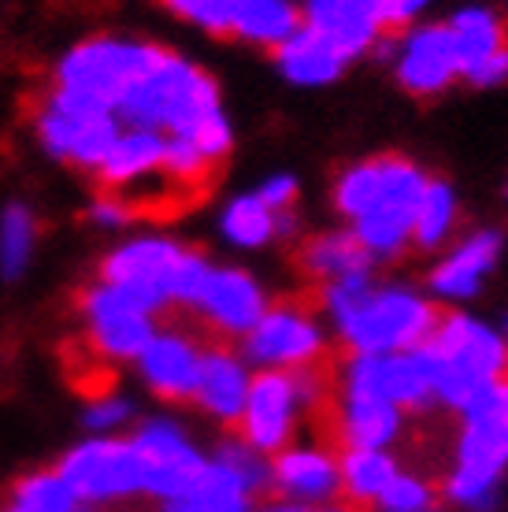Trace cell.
<instances>
[{
  "instance_id": "cell-24",
  "label": "cell",
  "mask_w": 508,
  "mask_h": 512,
  "mask_svg": "<svg viewBox=\"0 0 508 512\" xmlns=\"http://www.w3.org/2000/svg\"><path fill=\"white\" fill-rule=\"evenodd\" d=\"M164 512H253V490L227 464L212 461L190 490L164 501Z\"/></svg>"
},
{
  "instance_id": "cell-32",
  "label": "cell",
  "mask_w": 508,
  "mask_h": 512,
  "mask_svg": "<svg viewBox=\"0 0 508 512\" xmlns=\"http://www.w3.org/2000/svg\"><path fill=\"white\" fill-rule=\"evenodd\" d=\"M279 231V216L260 201V197H238L223 212V234L234 245H264L271 234Z\"/></svg>"
},
{
  "instance_id": "cell-41",
  "label": "cell",
  "mask_w": 508,
  "mask_h": 512,
  "mask_svg": "<svg viewBox=\"0 0 508 512\" xmlns=\"http://www.w3.org/2000/svg\"><path fill=\"white\" fill-rule=\"evenodd\" d=\"M264 512H312L308 505H297V501H275V505H267Z\"/></svg>"
},
{
  "instance_id": "cell-12",
  "label": "cell",
  "mask_w": 508,
  "mask_h": 512,
  "mask_svg": "<svg viewBox=\"0 0 508 512\" xmlns=\"http://www.w3.org/2000/svg\"><path fill=\"white\" fill-rule=\"evenodd\" d=\"M297 401L301 397H297L293 372L267 368L264 375H256L253 386H249L242 423H238L242 438L253 449H260V453H282V446L290 442Z\"/></svg>"
},
{
  "instance_id": "cell-39",
  "label": "cell",
  "mask_w": 508,
  "mask_h": 512,
  "mask_svg": "<svg viewBox=\"0 0 508 512\" xmlns=\"http://www.w3.org/2000/svg\"><path fill=\"white\" fill-rule=\"evenodd\" d=\"M93 223H101V227H127L130 219H134V208L119 197V193H108V197H97V205H93Z\"/></svg>"
},
{
  "instance_id": "cell-29",
  "label": "cell",
  "mask_w": 508,
  "mask_h": 512,
  "mask_svg": "<svg viewBox=\"0 0 508 512\" xmlns=\"http://www.w3.org/2000/svg\"><path fill=\"white\" fill-rule=\"evenodd\" d=\"M15 505L30 512H82L86 501L78 498L75 487L60 472H38L15 483Z\"/></svg>"
},
{
  "instance_id": "cell-28",
  "label": "cell",
  "mask_w": 508,
  "mask_h": 512,
  "mask_svg": "<svg viewBox=\"0 0 508 512\" xmlns=\"http://www.w3.org/2000/svg\"><path fill=\"white\" fill-rule=\"evenodd\" d=\"M497 249H501L497 234H475L471 242L460 245L457 253L449 256L442 268L434 271L431 286L438 290V294H449V297L471 294V290L479 286V279H483L486 271H490Z\"/></svg>"
},
{
  "instance_id": "cell-30",
  "label": "cell",
  "mask_w": 508,
  "mask_h": 512,
  "mask_svg": "<svg viewBox=\"0 0 508 512\" xmlns=\"http://www.w3.org/2000/svg\"><path fill=\"white\" fill-rule=\"evenodd\" d=\"M379 193H382V156H371L364 164L349 167L342 179H338V186H334V205H338V212H345L356 223V219L368 216L371 208H375Z\"/></svg>"
},
{
  "instance_id": "cell-7",
  "label": "cell",
  "mask_w": 508,
  "mask_h": 512,
  "mask_svg": "<svg viewBox=\"0 0 508 512\" xmlns=\"http://www.w3.org/2000/svg\"><path fill=\"white\" fill-rule=\"evenodd\" d=\"M38 134L41 145L52 156L97 171L104 164V156L112 153V145L119 141V123L101 104L75 97L67 90H56L49 101L41 104Z\"/></svg>"
},
{
  "instance_id": "cell-15",
  "label": "cell",
  "mask_w": 508,
  "mask_h": 512,
  "mask_svg": "<svg viewBox=\"0 0 508 512\" xmlns=\"http://www.w3.org/2000/svg\"><path fill=\"white\" fill-rule=\"evenodd\" d=\"M460 75L475 86H494L508 75V26L490 12H460L453 23Z\"/></svg>"
},
{
  "instance_id": "cell-5",
  "label": "cell",
  "mask_w": 508,
  "mask_h": 512,
  "mask_svg": "<svg viewBox=\"0 0 508 512\" xmlns=\"http://www.w3.org/2000/svg\"><path fill=\"white\" fill-rule=\"evenodd\" d=\"M153 56V45H141V41H82L67 52L60 71H56V90L86 97V101L115 112L130 86L141 78V71L153 64Z\"/></svg>"
},
{
  "instance_id": "cell-17",
  "label": "cell",
  "mask_w": 508,
  "mask_h": 512,
  "mask_svg": "<svg viewBox=\"0 0 508 512\" xmlns=\"http://www.w3.org/2000/svg\"><path fill=\"white\" fill-rule=\"evenodd\" d=\"M197 312L212 323L216 331L227 334H249L264 316V294L245 271L234 268H212V279L204 286L201 301H197Z\"/></svg>"
},
{
  "instance_id": "cell-6",
  "label": "cell",
  "mask_w": 508,
  "mask_h": 512,
  "mask_svg": "<svg viewBox=\"0 0 508 512\" xmlns=\"http://www.w3.org/2000/svg\"><path fill=\"white\" fill-rule=\"evenodd\" d=\"M319 305H327L323 286H312L305 294L286 297L275 308H267L260 323L245 334V357L264 364V368H282V372H293V368H305V364L319 360L327 353L316 327Z\"/></svg>"
},
{
  "instance_id": "cell-9",
  "label": "cell",
  "mask_w": 508,
  "mask_h": 512,
  "mask_svg": "<svg viewBox=\"0 0 508 512\" xmlns=\"http://www.w3.org/2000/svg\"><path fill=\"white\" fill-rule=\"evenodd\" d=\"M60 475L75 487V494L86 505L145 494V464H141L134 438L130 442H119V438L82 442L64 457Z\"/></svg>"
},
{
  "instance_id": "cell-1",
  "label": "cell",
  "mask_w": 508,
  "mask_h": 512,
  "mask_svg": "<svg viewBox=\"0 0 508 512\" xmlns=\"http://www.w3.org/2000/svg\"><path fill=\"white\" fill-rule=\"evenodd\" d=\"M115 112L130 127L193 134L204 119L219 112V90L201 67L156 49L153 64L141 71V78L130 86Z\"/></svg>"
},
{
  "instance_id": "cell-2",
  "label": "cell",
  "mask_w": 508,
  "mask_h": 512,
  "mask_svg": "<svg viewBox=\"0 0 508 512\" xmlns=\"http://www.w3.org/2000/svg\"><path fill=\"white\" fill-rule=\"evenodd\" d=\"M508 468V375L468 405L457 446V468L445 479V498L471 512H490L501 472Z\"/></svg>"
},
{
  "instance_id": "cell-31",
  "label": "cell",
  "mask_w": 508,
  "mask_h": 512,
  "mask_svg": "<svg viewBox=\"0 0 508 512\" xmlns=\"http://www.w3.org/2000/svg\"><path fill=\"white\" fill-rule=\"evenodd\" d=\"M457 227V201L449 186L442 182H427V193H423L420 216H416V227H412V245L416 249H434L442 245Z\"/></svg>"
},
{
  "instance_id": "cell-42",
  "label": "cell",
  "mask_w": 508,
  "mask_h": 512,
  "mask_svg": "<svg viewBox=\"0 0 508 512\" xmlns=\"http://www.w3.org/2000/svg\"><path fill=\"white\" fill-rule=\"evenodd\" d=\"M8 512H30V509H19V505H12V509H8Z\"/></svg>"
},
{
  "instance_id": "cell-37",
  "label": "cell",
  "mask_w": 508,
  "mask_h": 512,
  "mask_svg": "<svg viewBox=\"0 0 508 512\" xmlns=\"http://www.w3.org/2000/svg\"><path fill=\"white\" fill-rule=\"evenodd\" d=\"M434 501H438V494H434L431 483H423V479H416V475L401 472L394 483L386 487L379 505L390 512H431Z\"/></svg>"
},
{
  "instance_id": "cell-38",
  "label": "cell",
  "mask_w": 508,
  "mask_h": 512,
  "mask_svg": "<svg viewBox=\"0 0 508 512\" xmlns=\"http://www.w3.org/2000/svg\"><path fill=\"white\" fill-rule=\"evenodd\" d=\"M130 416V405L127 401H119V397L104 394V397H93L89 401V412H86V427H93V431H112V427H119V423Z\"/></svg>"
},
{
  "instance_id": "cell-20",
  "label": "cell",
  "mask_w": 508,
  "mask_h": 512,
  "mask_svg": "<svg viewBox=\"0 0 508 512\" xmlns=\"http://www.w3.org/2000/svg\"><path fill=\"white\" fill-rule=\"evenodd\" d=\"M297 268L305 271L312 286H334L342 279H353V275H368L371 268V249L356 231L349 234H319V238H308L301 249H297Z\"/></svg>"
},
{
  "instance_id": "cell-14",
  "label": "cell",
  "mask_w": 508,
  "mask_h": 512,
  "mask_svg": "<svg viewBox=\"0 0 508 512\" xmlns=\"http://www.w3.org/2000/svg\"><path fill=\"white\" fill-rule=\"evenodd\" d=\"M201 364H204V349L178 331L156 334L149 349L138 357L141 379L149 383V390L167 401H190L197 397V386H201Z\"/></svg>"
},
{
  "instance_id": "cell-35",
  "label": "cell",
  "mask_w": 508,
  "mask_h": 512,
  "mask_svg": "<svg viewBox=\"0 0 508 512\" xmlns=\"http://www.w3.org/2000/svg\"><path fill=\"white\" fill-rule=\"evenodd\" d=\"M208 279H212L208 260H204L201 253H190V249H186V253H182V260L175 264V275H171V301H175V305L197 308V301H201Z\"/></svg>"
},
{
  "instance_id": "cell-25",
  "label": "cell",
  "mask_w": 508,
  "mask_h": 512,
  "mask_svg": "<svg viewBox=\"0 0 508 512\" xmlns=\"http://www.w3.org/2000/svg\"><path fill=\"white\" fill-rule=\"evenodd\" d=\"M401 468L386 449H349L342 453V498L353 512L379 505L386 487L394 483Z\"/></svg>"
},
{
  "instance_id": "cell-13",
  "label": "cell",
  "mask_w": 508,
  "mask_h": 512,
  "mask_svg": "<svg viewBox=\"0 0 508 512\" xmlns=\"http://www.w3.org/2000/svg\"><path fill=\"white\" fill-rule=\"evenodd\" d=\"M271 487L275 494L297 505H327L342 494V457L327 449H282L271 461Z\"/></svg>"
},
{
  "instance_id": "cell-23",
  "label": "cell",
  "mask_w": 508,
  "mask_h": 512,
  "mask_svg": "<svg viewBox=\"0 0 508 512\" xmlns=\"http://www.w3.org/2000/svg\"><path fill=\"white\" fill-rule=\"evenodd\" d=\"M401 431V409L386 397L345 394L342 401V446L349 449H386Z\"/></svg>"
},
{
  "instance_id": "cell-26",
  "label": "cell",
  "mask_w": 508,
  "mask_h": 512,
  "mask_svg": "<svg viewBox=\"0 0 508 512\" xmlns=\"http://www.w3.org/2000/svg\"><path fill=\"white\" fill-rule=\"evenodd\" d=\"M301 30V12L290 0H234V34L253 45L279 49Z\"/></svg>"
},
{
  "instance_id": "cell-43",
  "label": "cell",
  "mask_w": 508,
  "mask_h": 512,
  "mask_svg": "<svg viewBox=\"0 0 508 512\" xmlns=\"http://www.w3.org/2000/svg\"><path fill=\"white\" fill-rule=\"evenodd\" d=\"M420 4H423V0H412V8H420Z\"/></svg>"
},
{
  "instance_id": "cell-11",
  "label": "cell",
  "mask_w": 508,
  "mask_h": 512,
  "mask_svg": "<svg viewBox=\"0 0 508 512\" xmlns=\"http://www.w3.org/2000/svg\"><path fill=\"white\" fill-rule=\"evenodd\" d=\"M134 446H138L141 464H145V494H153L160 501H171L182 490H190L208 468V461L190 446V438L167 420L145 423L134 435Z\"/></svg>"
},
{
  "instance_id": "cell-18",
  "label": "cell",
  "mask_w": 508,
  "mask_h": 512,
  "mask_svg": "<svg viewBox=\"0 0 508 512\" xmlns=\"http://www.w3.org/2000/svg\"><path fill=\"white\" fill-rule=\"evenodd\" d=\"M308 26L356 56L379 38V0H308Z\"/></svg>"
},
{
  "instance_id": "cell-36",
  "label": "cell",
  "mask_w": 508,
  "mask_h": 512,
  "mask_svg": "<svg viewBox=\"0 0 508 512\" xmlns=\"http://www.w3.org/2000/svg\"><path fill=\"white\" fill-rule=\"evenodd\" d=\"M167 8L212 34H234V0H167Z\"/></svg>"
},
{
  "instance_id": "cell-27",
  "label": "cell",
  "mask_w": 508,
  "mask_h": 512,
  "mask_svg": "<svg viewBox=\"0 0 508 512\" xmlns=\"http://www.w3.org/2000/svg\"><path fill=\"white\" fill-rule=\"evenodd\" d=\"M153 338V316H145V312H112L101 320H89V346L101 357L138 360Z\"/></svg>"
},
{
  "instance_id": "cell-16",
  "label": "cell",
  "mask_w": 508,
  "mask_h": 512,
  "mask_svg": "<svg viewBox=\"0 0 508 512\" xmlns=\"http://www.w3.org/2000/svg\"><path fill=\"white\" fill-rule=\"evenodd\" d=\"M460 75V52L457 38L449 26H427L416 38L408 41L405 56H401V67H397V78L412 97H434L442 93L453 78Z\"/></svg>"
},
{
  "instance_id": "cell-34",
  "label": "cell",
  "mask_w": 508,
  "mask_h": 512,
  "mask_svg": "<svg viewBox=\"0 0 508 512\" xmlns=\"http://www.w3.org/2000/svg\"><path fill=\"white\" fill-rule=\"evenodd\" d=\"M219 464H227L230 472L242 479L245 487L253 490H264V487H271V464L264 461V453L260 449H253L249 442H227V446L219 449V457H216Z\"/></svg>"
},
{
  "instance_id": "cell-3",
  "label": "cell",
  "mask_w": 508,
  "mask_h": 512,
  "mask_svg": "<svg viewBox=\"0 0 508 512\" xmlns=\"http://www.w3.org/2000/svg\"><path fill=\"white\" fill-rule=\"evenodd\" d=\"M427 349L438 360V394L453 409H468L486 386L508 375V346L479 323L449 316Z\"/></svg>"
},
{
  "instance_id": "cell-19",
  "label": "cell",
  "mask_w": 508,
  "mask_h": 512,
  "mask_svg": "<svg viewBox=\"0 0 508 512\" xmlns=\"http://www.w3.org/2000/svg\"><path fill=\"white\" fill-rule=\"evenodd\" d=\"M249 372L245 364L230 349L212 346L204 349L201 364V386H197V401L223 423H242L245 401H249Z\"/></svg>"
},
{
  "instance_id": "cell-44",
  "label": "cell",
  "mask_w": 508,
  "mask_h": 512,
  "mask_svg": "<svg viewBox=\"0 0 508 512\" xmlns=\"http://www.w3.org/2000/svg\"><path fill=\"white\" fill-rule=\"evenodd\" d=\"M386 512H390V509H386Z\"/></svg>"
},
{
  "instance_id": "cell-40",
  "label": "cell",
  "mask_w": 508,
  "mask_h": 512,
  "mask_svg": "<svg viewBox=\"0 0 508 512\" xmlns=\"http://www.w3.org/2000/svg\"><path fill=\"white\" fill-rule=\"evenodd\" d=\"M256 197H260V201H264L271 212H286V208L293 205V197H297V182H293L290 175H279V179L264 182Z\"/></svg>"
},
{
  "instance_id": "cell-4",
  "label": "cell",
  "mask_w": 508,
  "mask_h": 512,
  "mask_svg": "<svg viewBox=\"0 0 508 512\" xmlns=\"http://www.w3.org/2000/svg\"><path fill=\"white\" fill-rule=\"evenodd\" d=\"M453 312L434 301L408 294H371L368 305L342 323L345 346L356 357L364 353H394V349H420L438 338Z\"/></svg>"
},
{
  "instance_id": "cell-33",
  "label": "cell",
  "mask_w": 508,
  "mask_h": 512,
  "mask_svg": "<svg viewBox=\"0 0 508 512\" xmlns=\"http://www.w3.org/2000/svg\"><path fill=\"white\" fill-rule=\"evenodd\" d=\"M34 249V216L23 205H8L0 219V271L12 279L26 268Z\"/></svg>"
},
{
  "instance_id": "cell-21",
  "label": "cell",
  "mask_w": 508,
  "mask_h": 512,
  "mask_svg": "<svg viewBox=\"0 0 508 512\" xmlns=\"http://www.w3.org/2000/svg\"><path fill=\"white\" fill-rule=\"evenodd\" d=\"M164 153H167V138L160 130H141L130 127L127 134H119V141L112 145V153L104 156V164L97 167L101 182L112 193L127 190L134 182L149 179L164 167Z\"/></svg>"
},
{
  "instance_id": "cell-22",
  "label": "cell",
  "mask_w": 508,
  "mask_h": 512,
  "mask_svg": "<svg viewBox=\"0 0 508 512\" xmlns=\"http://www.w3.org/2000/svg\"><path fill=\"white\" fill-rule=\"evenodd\" d=\"M275 60H279L282 75L290 82H301V86H323L331 78L342 75L345 56L331 38H323L312 26H301L290 41H282L275 49Z\"/></svg>"
},
{
  "instance_id": "cell-8",
  "label": "cell",
  "mask_w": 508,
  "mask_h": 512,
  "mask_svg": "<svg viewBox=\"0 0 508 512\" xmlns=\"http://www.w3.org/2000/svg\"><path fill=\"white\" fill-rule=\"evenodd\" d=\"M423 193H427V179L420 175V167L401 153H386L382 156V193L368 216L356 219V238L371 253H401L412 242Z\"/></svg>"
},
{
  "instance_id": "cell-10",
  "label": "cell",
  "mask_w": 508,
  "mask_h": 512,
  "mask_svg": "<svg viewBox=\"0 0 508 512\" xmlns=\"http://www.w3.org/2000/svg\"><path fill=\"white\" fill-rule=\"evenodd\" d=\"M186 249L164 238H138V242L115 249L104 260L101 279L119 286L123 294L141 308V312H160L171 305V275Z\"/></svg>"
}]
</instances>
